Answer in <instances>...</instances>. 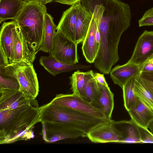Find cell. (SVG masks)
Here are the masks:
<instances>
[{
    "label": "cell",
    "mask_w": 153,
    "mask_h": 153,
    "mask_svg": "<svg viewBox=\"0 0 153 153\" xmlns=\"http://www.w3.org/2000/svg\"><path fill=\"white\" fill-rule=\"evenodd\" d=\"M94 73L92 70L86 72L79 70L74 72L70 77L73 93L82 97L86 84L94 77Z\"/></svg>",
    "instance_id": "cb8c5ba5"
},
{
    "label": "cell",
    "mask_w": 153,
    "mask_h": 153,
    "mask_svg": "<svg viewBox=\"0 0 153 153\" xmlns=\"http://www.w3.org/2000/svg\"><path fill=\"white\" fill-rule=\"evenodd\" d=\"M39 115V107L35 99L16 109L0 110V144L33 138L32 129L40 122Z\"/></svg>",
    "instance_id": "7a4b0ae2"
},
{
    "label": "cell",
    "mask_w": 153,
    "mask_h": 153,
    "mask_svg": "<svg viewBox=\"0 0 153 153\" xmlns=\"http://www.w3.org/2000/svg\"><path fill=\"white\" fill-rule=\"evenodd\" d=\"M81 0H55L56 2L63 4H65L68 5H72Z\"/></svg>",
    "instance_id": "e575fe53"
},
{
    "label": "cell",
    "mask_w": 153,
    "mask_h": 153,
    "mask_svg": "<svg viewBox=\"0 0 153 153\" xmlns=\"http://www.w3.org/2000/svg\"><path fill=\"white\" fill-rule=\"evenodd\" d=\"M138 23L139 27L153 25V7L145 12Z\"/></svg>",
    "instance_id": "f546056e"
},
{
    "label": "cell",
    "mask_w": 153,
    "mask_h": 153,
    "mask_svg": "<svg viewBox=\"0 0 153 153\" xmlns=\"http://www.w3.org/2000/svg\"><path fill=\"white\" fill-rule=\"evenodd\" d=\"M23 0L24 1H27L29 0Z\"/></svg>",
    "instance_id": "f35d334b"
},
{
    "label": "cell",
    "mask_w": 153,
    "mask_h": 153,
    "mask_svg": "<svg viewBox=\"0 0 153 153\" xmlns=\"http://www.w3.org/2000/svg\"><path fill=\"white\" fill-rule=\"evenodd\" d=\"M80 2L92 13L102 42L111 43L120 39L130 26V7L120 0H81Z\"/></svg>",
    "instance_id": "6da1fadb"
},
{
    "label": "cell",
    "mask_w": 153,
    "mask_h": 153,
    "mask_svg": "<svg viewBox=\"0 0 153 153\" xmlns=\"http://www.w3.org/2000/svg\"><path fill=\"white\" fill-rule=\"evenodd\" d=\"M139 76L147 89L153 96V72L141 71Z\"/></svg>",
    "instance_id": "f1b7e54d"
},
{
    "label": "cell",
    "mask_w": 153,
    "mask_h": 153,
    "mask_svg": "<svg viewBox=\"0 0 153 153\" xmlns=\"http://www.w3.org/2000/svg\"><path fill=\"white\" fill-rule=\"evenodd\" d=\"M41 123L42 138L47 143L86 136L84 132L65 124L51 122Z\"/></svg>",
    "instance_id": "ba28073f"
},
{
    "label": "cell",
    "mask_w": 153,
    "mask_h": 153,
    "mask_svg": "<svg viewBox=\"0 0 153 153\" xmlns=\"http://www.w3.org/2000/svg\"><path fill=\"white\" fill-rule=\"evenodd\" d=\"M80 5V1L64 11L56 28V31L61 32L75 42V26Z\"/></svg>",
    "instance_id": "7c38bea8"
},
{
    "label": "cell",
    "mask_w": 153,
    "mask_h": 153,
    "mask_svg": "<svg viewBox=\"0 0 153 153\" xmlns=\"http://www.w3.org/2000/svg\"><path fill=\"white\" fill-rule=\"evenodd\" d=\"M153 57V31L145 30L139 37L128 62L140 66Z\"/></svg>",
    "instance_id": "9c48e42d"
},
{
    "label": "cell",
    "mask_w": 153,
    "mask_h": 153,
    "mask_svg": "<svg viewBox=\"0 0 153 153\" xmlns=\"http://www.w3.org/2000/svg\"><path fill=\"white\" fill-rule=\"evenodd\" d=\"M137 75L129 80L122 88L124 105L127 111L134 105L138 99L134 91L135 80Z\"/></svg>",
    "instance_id": "4316f807"
},
{
    "label": "cell",
    "mask_w": 153,
    "mask_h": 153,
    "mask_svg": "<svg viewBox=\"0 0 153 153\" xmlns=\"http://www.w3.org/2000/svg\"><path fill=\"white\" fill-rule=\"evenodd\" d=\"M141 72H153V64L148 61L147 62L143 65Z\"/></svg>",
    "instance_id": "836d02e7"
},
{
    "label": "cell",
    "mask_w": 153,
    "mask_h": 153,
    "mask_svg": "<svg viewBox=\"0 0 153 153\" xmlns=\"http://www.w3.org/2000/svg\"><path fill=\"white\" fill-rule=\"evenodd\" d=\"M0 67L8 65L10 64L9 60L3 51L0 49Z\"/></svg>",
    "instance_id": "1f68e13d"
},
{
    "label": "cell",
    "mask_w": 153,
    "mask_h": 153,
    "mask_svg": "<svg viewBox=\"0 0 153 153\" xmlns=\"http://www.w3.org/2000/svg\"><path fill=\"white\" fill-rule=\"evenodd\" d=\"M19 28L15 20L4 22L1 27L0 49L8 58L10 63L14 61L15 40Z\"/></svg>",
    "instance_id": "8fae6325"
},
{
    "label": "cell",
    "mask_w": 153,
    "mask_h": 153,
    "mask_svg": "<svg viewBox=\"0 0 153 153\" xmlns=\"http://www.w3.org/2000/svg\"><path fill=\"white\" fill-rule=\"evenodd\" d=\"M97 29V25L93 18L82 47L83 54L86 61L90 63H94L98 52L96 38Z\"/></svg>",
    "instance_id": "e0dca14e"
},
{
    "label": "cell",
    "mask_w": 153,
    "mask_h": 153,
    "mask_svg": "<svg viewBox=\"0 0 153 153\" xmlns=\"http://www.w3.org/2000/svg\"><path fill=\"white\" fill-rule=\"evenodd\" d=\"M33 100L19 90L0 89V110L16 109L30 104Z\"/></svg>",
    "instance_id": "4fadbf2b"
},
{
    "label": "cell",
    "mask_w": 153,
    "mask_h": 153,
    "mask_svg": "<svg viewBox=\"0 0 153 153\" xmlns=\"http://www.w3.org/2000/svg\"><path fill=\"white\" fill-rule=\"evenodd\" d=\"M140 73L137 75L135 79L134 92L138 98L153 112V96L140 78Z\"/></svg>",
    "instance_id": "484cf974"
},
{
    "label": "cell",
    "mask_w": 153,
    "mask_h": 153,
    "mask_svg": "<svg viewBox=\"0 0 153 153\" xmlns=\"http://www.w3.org/2000/svg\"><path fill=\"white\" fill-rule=\"evenodd\" d=\"M143 65L128 62L117 65L111 69L110 73L111 77L114 84L122 88L129 80L140 72Z\"/></svg>",
    "instance_id": "5bb4252c"
},
{
    "label": "cell",
    "mask_w": 153,
    "mask_h": 153,
    "mask_svg": "<svg viewBox=\"0 0 153 153\" xmlns=\"http://www.w3.org/2000/svg\"><path fill=\"white\" fill-rule=\"evenodd\" d=\"M9 65L18 81L19 90L30 99H35L39 94V85L33 63L21 61L13 62Z\"/></svg>",
    "instance_id": "5b68a950"
},
{
    "label": "cell",
    "mask_w": 153,
    "mask_h": 153,
    "mask_svg": "<svg viewBox=\"0 0 153 153\" xmlns=\"http://www.w3.org/2000/svg\"><path fill=\"white\" fill-rule=\"evenodd\" d=\"M50 102L95 117L111 119L107 117L101 111L82 97L73 93L57 94Z\"/></svg>",
    "instance_id": "8992f818"
},
{
    "label": "cell",
    "mask_w": 153,
    "mask_h": 153,
    "mask_svg": "<svg viewBox=\"0 0 153 153\" xmlns=\"http://www.w3.org/2000/svg\"><path fill=\"white\" fill-rule=\"evenodd\" d=\"M92 18V13L81 4L75 26V42L77 45L83 42Z\"/></svg>",
    "instance_id": "44dd1931"
},
{
    "label": "cell",
    "mask_w": 153,
    "mask_h": 153,
    "mask_svg": "<svg viewBox=\"0 0 153 153\" xmlns=\"http://www.w3.org/2000/svg\"><path fill=\"white\" fill-rule=\"evenodd\" d=\"M99 91L98 83L94 77L86 84L82 97L94 105Z\"/></svg>",
    "instance_id": "83f0119b"
},
{
    "label": "cell",
    "mask_w": 153,
    "mask_h": 153,
    "mask_svg": "<svg viewBox=\"0 0 153 153\" xmlns=\"http://www.w3.org/2000/svg\"><path fill=\"white\" fill-rule=\"evenodd\" d=\"M148 128L150 129V131L153 134V120L149 123L148 126Z\"/></svg>",
    "instance_id": "d590c367"
},
{
    "label": "cell",
    "mask_w": 153,
    "mask_h": 153,
    "mask_svg": "<svg viewBox=\"0 0 153 153\" xmlns=\"http://www.w3.org/2000/svg\"><path fill=\"white\" fill-rule=\"evenodd\" d=\"M40 122H57L68 125L87 134L102 123L113 121L111 119L95 117L50 102L39 107Z\"/></svg>",
    "instance_id": "277c9868"
},
{
    "label": "cell",
    "mask_w": 153,
    "mask_h": 153,
    "mask_svg": "<svg viewBox=\"0 0 153 153\" xmlns=\"http://www.w3.org/2000/svg\"><path fill=\"white\" fill-rule=\"evenodd\" d=\"M97 83L100 91L94 105L111 119L114 106V94L108 86Z\"/></svg>",
    "instance_id": "ffe728a7"
},
{
    "label": "cell",
    "mask_w": 153,
    "mask_h": 153,
    "mask_svg": "<svg viewBox=\"0 0 153 153\" xmlns=\"http://www.w3.org/2000/svg\"><path fill=\"white\" fill-rule=\"evenodd\" d=\"M148 61L153 64V57L150 59Z\"/></svg>",
    "instance_id": "74e56055"
},
{
    "label": "cell",
    "mask_w": 153,
    "mask_h": 153,
    "mask_svg": "<svg viewBox=\"0 0 153 153\" xmlns=\"http://www.w3.org/2000/svg\"><path fill=\"white\" fill-rule=\"evenodd\" d=\"M47 10L45 4L40 0L24 1L15 20L35 52H38L42 43Z\"/></svg>",
    "instance_id": "3957f363"
},
{
    "label": "cell",
    "mask_w": 153,
    "mask_h": 153,
    "mask_svg": "<svg viewBox=\"0 0 153 153\" xmlns=\"http://www.w3.org/2000/svg\"><path fill=\"white\" fill-rule=\"evenodd\" d=\"M94 76L95 79L98 83L103 85L108 86L103 74L95 73H94Z\"/></svg>",
    "instance_id": "d6a6232c"
},
{
    "label": "cell",
    "mask_w": 153,
    "mask_h": 153,
    "mask_svg": "<svg viewBox=\"0 0 153 153\" xmlns=\"http://www.w3.org/2000/svg\"><path fill=\"white\" fill-rule=\"evenodd\" d=\"M23 3L22 0H0V23L8 19L15 20Z\"/></svg>",
    "instance_id": "7402d4cb"
},
{
    "label": "cell",
    "mask_w": 153,
    "mask_h": 153,
    "mask_svg": "<svg viewBox=\"0 0 153 153\" xmlns=\"http://www.w3.org/2000/svg\"><path fill=\"white\" fill-rule=\"evenodd\" d=\"M77 45L61 32L56 31L49 54L63 62L76 64L79 62Z\"/></svg>",
    "instance_id": "52a82bcc"
},
{
    "label": "cell",
    "mask_w": 153,
    "mask_h": 153,
    "mask_svg": "<svg viewBox=\"0 0 153 153\" xmlns=\"http://www.w3.org/2000/svg\"><path fill=\"white\" fill-rule=\"evenodd\" d=\"M113 123L122 135V139L120 143H142L138 126L131 120L118 121H114Z\"/></svg>",
    "instance_id": "d6986e66"
},
{
    "label": "cell",
    "mask_w": 153,
    "mask_h": 153,
    "mask_svg": "<svg viewBox=\"0 0 153 153\" xmlns=\"http://www.w3.org/2000/svg\"><path fill=\"white\" fill-rule=\"evenodd\" d=\"M113 121L98 125L89 131L86 136L94 143H120L122 135L114 124Z\"/></svg>",
    "instance_id": "30bf717a"
},
{
    "label": "cell",
    "mask_w": 153,
    "mask_h": 153,
    "mask_svg": "<svg viewBox=\"0 0 153 153\" xmlns=\"http://www.w3.org/2000/svg\"><path fill=\"white\" fill-rule=\"evenodd\" d=\"M45 4L51 2L53 0H40Z\"/></svg>",
    "instance_id": "8d00e7d4"
},
{
    "label": "cell",
    "mask_w": 153,
    "mask_h": 153,
    "mask_svg": "<svg viewBox=\"0 0 153 153\" xmlns=\"http://www.w3.org/2000/svg\"><path fill=\"white\" fill-rule=\"evenodd\" d=\"M39 61L40 64L53 76L74 70L88 69L91 67L90 65L66 63L56 59L50 54L40 57Z\"/></svg>",
    "instance_id": "9a60e30c"
},
{
    "label": "cell",
    "mask_w": 153,
    "mask_h": 153,
    "mask_svg": "<svg viewBox=\"0 0 153 153\" xmlns=\"http://www.w3.org/2000/svg\"><path fill=\"white\" fill-rule=\"evenodd\" d=\"M0 89L20 90L18 81L9 64L0 67Z\"/></svg>",
    "instance_id": "d4e9b609"
},
{
    "label": "cell",
    "mask_w": 153,
    "mask_h": 153,
    "mask_svg": "<svg viewBox=\"0 0 153 153\" xmlns=\"http://www.w3.org/2000/svg\"><path fill=\"white\" fill-rule=\"evenodd\" d=\"M37 53L30 47L26 38L19 27L15 40L13 62L24 61L33 63Z\"/></svg>",
    "instance_id": "2e32d148"
},
{
    "label": "cell",
    "mask_w": 153,
    "mask_h": 153,
    "mask_svg": "<svg viewBox=\"0 0 153 153\" xmlns=\"http://www.w3.org/2000/svg\"><path fill=\"white\" fill-rule=\"evenodd\" d=\"M57 26L50 14L46 13L45 15V23L43 40L38 51L49 53L52 47L53 38L56 33Z\"/></svg>",
    "instance_id": "603a6c76"
},
{
    "label": "cell",
    "mask_w": 153,
    "mask_h": 153,
    "mask_svg": "<svg viewBox=\"0 0 153 153\" xmlns=\"http://www.w3.org/2000/svg\"><path fill=\"white\" fill-rule=\"evenodd\" d=\"M138 126L142 143H153V134L148 129Z\"/></svg>",
    "instance_id": "4dcf8cb0"
},
{
    "label": "cell",
    "mask_w": 153,
    "mask_h": 153,
    "mask_svg": "<svg viewBox=\"0 0 153 153\" xmlns=\"http://www.w3.org/2000/svg\"><path fill=\"white\" fill-rule=\"evenodd\" d=\"M128 111L131 120L140 127L148 129L149 123L153 120V112L139 98L134 105Z\"/></svg>",
    "instance_id": "ac0fdd59"
}]
</instances>
